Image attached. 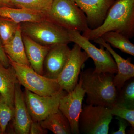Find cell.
I'll return each mask as SVG.
<instances>
[{"instance_id": "6da1fadb", "label": "cell", "mask_w": 134, "mask_h": 134, "mask_svg": "<svg viewBox=\"0 0 134 134\" xmlns=\"http://www.w3.org/2000/svg\"><path fill=\"white\" fill-rule=\"evenodd\" d=\"M109 31L116 32L129 39L133 37L134 0H115L102 24L96 29H89L82 35L93 41Z\"/></svg>"}, {"instance_id": "7a4b0ae2", "label": "cell", "mask_w": 134, "mask_h": 134, "mask_svg": "<svg viewBox=\"0 0 134 134\" xmlns=\"http://www.w3.org/2000/svg\"><path fill=\"white\" fill-rule=\"evenodd\" d=\"M114 74L97 73L89 68L80 73L82 86L87 95V104L110 108L115 105L117 89L114 83Z\"/></svg>"}, {"instance_id": "3957f363", "label": "cell", "mask_w": 134, "mask_h": 134, "mask_svg": "<svg viewBox=\"0 0 134 134\" xmlns=\"http://www.w3.org/2000/svg\"><path fill=\"white\" fill-rule=\"evenodd\" d=\"M47 19L68 30L83 32L89 29L85 14L74 0H53Z\"/></svg>"}, {"instance_id": "277c9868", "label": "cell", "mask_w": 134, "mask_h": 134, "mask_svg": "<svg viewBox=\"0 0 134 134\" xmlns=\"http://www.w3.org/2000/svg\"><path fill=\"white\" fill-rule=\"evenodd\" d=\"M20 28L22 33L43 45L51 46L71 43L68 30L47 19L22 23Z\"/></svg>"}, {"instance_id": "5b68a950", "label": "cell", "mask_w": 134, "mask_h": 134, "mask_svg": "<svg viewBox=\"0 0 134 134\" xmlns=\"http://www.w3.org/2000/svg\"><path fill=\"white\" fill-rule=\"evenodd\" d=\"M21 85L31 92L41 96H51L62 90L57 80L50 79L35 72L31 67L9 59Z\"/></svg>"}, {"instance_id": "8992f818", "label": "cell", "mask_w": 134, "mask_h": 134, "mask_svg": "<svg viewBox=\"0 0 134 134\" xmlns=\"http://www.w3.org/2000/svg\"><path fill=\"white\" fill-rule=\"evenodd\" d=\"M113 117L107 107L84 105L78 120L80 134H108Z\"/></svg>"}, {"instance_id": "52a82bcc", "label": "cell", "mask_w": 134, "mask_h": 134, "mask_svg": "<svg viewBox=\"0 0 134 134\" xmlns=\"http://www.w3.org/2000/svg\"><path fill=\"white\" fill-rule=\"evenodd\" d=\"M68 31L71 42L78 45L93 60L96 67L94 72L117 74L116 63L107 49L105 50V47L101 45H99L100 48H97L79 32L71 30Z\"/></svg>"}, {"instance_id": "ba28073f", "label": "cell", "mask_w": 134, "mask_h": 134, "mask_svg": "<svg viewBox=\"0 0 134 134\" xmlns=\"http://www.w3.org/2000/svg\"><path fill=\"white\" fill-rule=\"evenodd\" d=\"M68 93L62 89L53 96H41L25 89V101L32 121L40 122L58 111L60 100Z\"/></svg>"}, {"instance_id": "9c48e42d", "label": "cell", "mask_w": 134, "mask_h": 134, "mask_svg": "<svg viewBox=\"0 0 134 134\" xmlns=\"http://www.w3.org/2000/svg\"><path fill=\"white\" fill-rule=\"evenodd\" d=\"M89 58L86 52L82 51L78 45H74L68 60L57 79L62 89L68 93L74 90L79 82L82 66Z\"/></svg>"}, {"instance_id": "30bf717a", "label": "cell", "mask_w": 134, "mask_h": 134, "mask_svg": "<svg viewBox=\"0 0 134 134\" xmlns=\"http://www.w3.org/2000/svg\"><path fill=\"white\" fill-rule=\"evenodd\" d=\"M85 94L82 86L81 80L80 79L74 90L67 93L60 100L59 110L68 120L72 134H80L78 120Z\"/></svg>"}, {"instance_id": "8fae6325", "label": "cell", "mask_w": 134, "mask_h": 134, "mask_svg": "<svg viewBox=\"0 0 134 134\" xmlns=\"http://www.w3.org/2000/svg\"><path fill=\"white\" fill-rule=\"evenodd\" d=\"M71 50L67 44L51 46L44 61L43 75L57 80L68 60Z\"/></svg>"}, {"instance_id": "7c38bea8", "label": "cell", "mask_w": 134, "mask_h": 134, "mask_svg": "<svg viewBox=\"0 0 134 134\" xmlns=\"http://www.w3.org/2000/svg\"><path fill=\"white\" fill-rule=\"evenodd\" d=\"M77 5L86 14L89 29L100 26L115 0H74Z\"/></svg>"}, {"instance_id": "4fadbf2b", "label": "cell", "mask_w": 134, "mask_h": 134, "mask_svg": "<svg viewBox=\"0 0 134 134\" xmlns=\"http://www.w3.org/2000/svg\"><path fill=\"white\" fill-rule=\"evenodd\" d=\"M21 85L18 83L15 88L14 114L12 125L15 133L29 134L32 120L26 107Z\"/></svg>"}, {"instance_id": "5bb4252c", "label": "cell", "mask_w": 134, "mask_h": 134, "mask_svg": "<svg viewBox=\"0 0 134 134\" xmlns=\"http://www.w3.org/2000/svg\"><path fill=\"white\" fill-rule=\"evenodd\" d=\"M93 41L107 49L113 58L117 68V73L114 76V83L117 90H120L127 81L134 77V65L129 60L125 59L118 54L110 44L105 42L101 37H99Z\"/></svg>"}, {"instance_id": "9a60e30c", "label": "cell", "mask_w": 134, "mask_h": 134, "mask_svg": "<svg viewBox=\"0 0 134 134\" xmlns=\"http://www.w3.org/2000/svg\"><path fill=\"white\" fill-rule=\"evenodd\" d=\"M22 36L31 67L37 73L43 75L44 61L51 46L40 44L22 33Z\"/></svg>"}, {"instance_id": "2e32d148", "label": "cell", "mask_w": 134, "mask_h": 134, "mask_svg": "<svg viewBox=\"0 0 134 134\" xmlns=\"http://www.w3.org/2000/svg\"><path fill=\"white\" fill-rule=\"evenodd\" d=\"M19 83L14 70L11 66L6 68L0 63V95L11 107L14 108L16 85Z\"/></svg>"}, {"instance_id": "e0dca14e", "label": "cell", "mask_w": 134, "mask_h": 134, "mask_svg": "<svg viewBox=\"0 0 134 134\" xmlns=\"http://www.w3.org/2000/svg\"><path fill=\"white\" fill-rule=\"evenodd\" d=\"M0 17L10 19L17 23L40 21L47 17L40 12L24 8L0 6Z\"/></svg>"}, {"instance_id": "ac0fdd59", "label": "cell", "mask_w": 134, "mask_h": 134, "mask_svg": "<svg viewBox=\"0 0 134 134\" xmlns=\"http://www.w3.org/2000/svg\"><path fill=\"white\" fill-rule=\"evenodd\" d=\"M3 46L9 59L14 62L31 67L25 53L20 23L12 41Z\"/></svg>"}, {"instance_id": "d6986e66", "label": "cell", "mask_w": 134, "mask_h": 134, "mask_svg": "<svg viewBox=\"0 0 134 134\" xmlns=\"http://www.w3.org/2000/svg\"><path fill=\"white\" fill-rule=\"evenodd\" d=\"M39 122L44 128L54 134H72L68 120L59 110Z\"/></svg>"}, {"instance_id": "ffe728a7", "label": "cell", "mask_w": 134, "mask_h": 134, "mask_svg": "<svg viewBox=\"0 0 134 134\" xmlns=\"http://www.w3.org/2000/svg\"><path fill=\"white\" fill-rule=\"evenodd\" d=\"M100 37L105 42L114 48L134 56V44L130 42L129 38L124 35L116 32L109 31L104 33Z\"/></svg>"}, {"instance_id": "44dd1931", "label": "cell", "mask_w": 134, "mask_h": 134, "mask_svg": "<svg viewBox=\"0 0 134 134\" xmlns=\"http://www.w3.org/2000/svg\"><path fill=\"white\" fill-rule=\"evenodd\" d=\"M11 6L40 12L47 17L53 0H9Z\"/></svg>"}, {"instance_id": "7402d4cb", "label": "cell", "mask_w": 134, "mask_h": 134, "mask_svg": "<svg viewBox=\"0 0 134 134\" xmlns=\"http://www.w3.org/2000/svg\"><path fill=\"white\" fill-rule=\"evenodd\" d=\"M117 90L115 105L134 109V77L127 81L121 89Z\"/></svg>"}, {"instance_id": "603a6c76", "label": "cell", "mask_w": 134, "mask_h": 134, "mask_svg": "<svg viewBox=\"0 0 134 134\" xmlns=\"http://www.w3.org/2000/svg\"><path fill=\"white\" fill-rule=\"evenodd\" d=\"M19 24L10 19L0 17V39L3 46L12 41Z\"/></svg>"}, {"instance_id": "cb8c5ba5", "label": "cell", "mask_w": 134, "mask_h": 134, "mask_svg": "<svg viewBox=\"0 0 134 134\" xmlns=\"http://www.w3.org/2000/svg\"><path fill=\"white\" fill-rule=\"evenodd\" d=\"M14 109L11 108L0 95V128L2 134L5 133L9 122L14 117Z\"/></svg>"}, {"instance_id": "d4e9b609", "label": "cell", "mask_w": 134, "mask_h": 134, "mask_svg": "<svg viewBox=\"0 0 134 134\" xmlns=\"http://www.w3.org/2000/svg\"><path fill=\"white\" fill-rule=\"evenodd\" d=\"M109 109L113 116L115 115L126 120L134 129V109H128L117 105L114 106Z\"/></svg>"}, {"instance_id": "484cf974", "label": "cell", "mask_w": 134, "mask_h": 134, "mask_svg": "<svg viewBox=\"0 0 134 134\" xmlns=\"http://www.w3.org/2000/svg\"><path fill=\"white\" fill-rule=\"evenodd\" d=\"M48 132V130L44 128L40 122L32 121L30 127L29 134H47Z\"/></svg>"}, {"instance_id": "4316f807", "label": "cell", "mask_w": 134, "mask_h": 134, "mask_svg": "<svg viewBox=\"0 0 134 134\" xmlns=\"http://www.w3.org/2000/svg\"><path fill=\"white\" fill-rule=\"evenodd\" d=\"M0 63L6 68H8L10 66L9 59L5 52L1 39H0Z\"/></svg>"}, {"instance_id": "83f0119b", "label": "cell", "mask_w": 134, "mask_h": 134, "mask_svg": "<svg viewBox=\"0 0 134 134\" xmlns=\"http://www.w3.org/2000/svg\"><path fill=\"white\" fill-rule=\"evenodd\" d=\"M119 120V130L116 132L113 131L111 134H125L126 130L127 127L128 126V122L126 120L120 118V117H117L116 118Z\"/></svg>"}, {"instance_id": "f1b7e54d", "label": "cell", "mask_w": 134, "mask_h": 134, "mask_svg": "<svg viewBox=\"0 0 134 134\" xmlns=\"http://www.w3.org/2000/svg\"><path fill=\"white\" fill-rule=\"evenodd\" d=\"M0 6L12 7L9 3V0H0Z\"/></svg>"}, {"instance_id": "f546056e", "label": "cell", "mask_w": 134, "mask_h": 134, "mask_svg": "<svg viewBox=\"0 0 134 134\" xmlns=\"http://www.w3.org/2000/svg\"><path fill=\"white\" fill-rule=\"evenodd\" d=\"M0 134H2V132L1 130V128H0Z\"/></svg>"}, {"instance_id": "4dcf8cb0", "label": "cell", "mask_w": 134, "mask_h": 134, "mask_svg": "<svg viewBox=\"0 0 134 134\" xmlns=\"http://www.w3.org/2000/svg\"></svg>"}]
</instances>
